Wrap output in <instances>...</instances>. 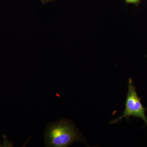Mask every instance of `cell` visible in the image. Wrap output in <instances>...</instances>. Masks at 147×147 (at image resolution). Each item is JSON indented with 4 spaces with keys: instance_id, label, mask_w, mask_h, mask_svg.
<instances>
[{
    "instance_id": "obj_3",
    "label": "cell",
    "mask_w": 147,
    "mask_h": 147,
    "mask_svg": "<svg viewBox=\"0 0 147 147\" xmlns=\"http://www.w3.org/2000/svg\"><path fill=\"white\" fill-rule=\"evenodd\" d=\"M125 3H133L135 5H138L141 2V0H125Z\"/></svg>"
},
{
    "instance_id": "obj_1",
    "label": "cell",
    "mask_w": 147,
    "mask_h": 147,
    "mask_svg": "<svg viewBox=\"0 0 147 147\" xmlns=\"http://www.w3.org/2000/svg\"><path fill=\"white\" fill-rule=\"evenodd\" d=\"M45 143L49 147H65L82 141L75 127L69 121L62 120L48 127L45 133Z\"/></svg>"
},
{
    "instance_id": "obj_2",
    "label": "cell",
    "mask_w": 147,
    "mask_h": 147,
    "mask_svg": "<svg viewBox=\"0 0 147 147\" xmlns=\"http://www.w3.org/2000/svg\"><path fill=\"white\" fill-rule=\"evenodd\" d=\"M128 92L125 103V109L123 115L118 118L111 121L110 123H115L123 118L128 119L131 116L142 119L147 125V117L146 115V109L141 102V98L137 94L136 88L131 79L129 80Z\"/></svg>"
},
{
    "instance_id": "obj_4",
    "label": "cell",
    "mask_w": 147,
    "mask_h": 147,
    "mask_svg": "<svg viewBox=\"0 0 147 147\" xmlns=\"http://www.w3.org/2000/svg\"><path fill=\"white\" fill-rule=\"evenodd\" d=\"M55 0H40L42 3L44 4H47V3H50V2L53 1Z\"/></svg>"
}]
</instances>
